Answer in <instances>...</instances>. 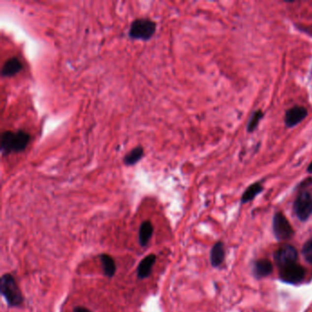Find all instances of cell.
I'll use <instances>...</instances> for the list:
<instances>
[{"instance_id": "obj_15", "label": "cell", "mask_w": 312, "mask_h": 312, "mask_svg": "<svg viewBox=\"0 0 312 312\" xmlns=\"http://www.w3.org/2000/svg\"><path fill=\"white\" fill-rule=\"evenodd\" d=\"M144 156V150L141 147H137L129 151L124 157V163L126 166H132L137 164Z\"/></svg>"}, {"instance_id": "obj_19", "label": "cell", "mask_w": 312, "mask_h": 312, "mask_svg": "<svg viewBox=\"0 0 312 312\" xmlns=\"http://www.w3.org/2000/svg\"><path fill=\"white\" fill-rule=\"evenodd\" d=\"M74 312H90L87 309L83 308V307H78V308H75L74 309Z\"/></svg>"}, {"instance_id": "obj_5", "label": "cell", "mask_w": 312, "mask_h": 312, "mask_svg": "<svg viewBox=\"0 0 312 312\" xmlns=\"http://www.w3.org/2000/svg\"><path fill=\"white\" fill-rule=\"evenodd\" d=\"M273 231L276 238L280 241L289 240L295 234L292 225L281 212L274 215Z\"/></svg>"}, {"instance_id": "obj_6", "label": "cell", "mask_w": 312, "mask_h": 312, "mask_svg": "<svg viewBox=\"0 0 312 312\" xmlns=\"http://www.w3.org/2000/svg\"><path fill=\"white\" fill-rule=\"evenodd\" d=\"M298 251L290 245H285L280 247L274 254V259L279 269L288 267L295 263H298Z\"/></svg>"}, {"instance_id": "obj_11", "label": "cell", "mask_w": 312, "mask_h": 312, "mask_svg": "<svg viewBox=\"0 0 312 312\" xmlns=\"http://www.w3.org/2000/svg\"><path fill=\"white\" fill-rule=\"evenodd\" d=\"M224 257H225L224 245L222 244V242H217L211 250L210 260H211L212 266L214 267H220L222 262L224 261Z\"/></svg>"}, {"instance_id": "obj_8", "label": "cell", "mask_w": 312, "mask_h": 312, "mask_svg": "<svg viewBox=\"0 0 312 312\" xmlns=\"http://www.w3.org/2000/svg\"><path fill=\"white\" fill-rule=\"evenodd\" d=\"M308 110L304 106L296 105L286 110L285 124L287 127H294L301 123L308 117Z\"/></svg>"}, {"instance_id": "obj_16", "label": "cell", "mask_w": 312, "mask_h": 312, "mask_svg": "<svg viewBox=\"0 0 312 312\" xmlns=\"http://www.w3.org/2000/svg\"><path fill=\"white\" fill-rule=\"evenodd\" d=\"M101 262H102V265L104 267V274L107 277L112 278L117 270L115 261L113 260V258L111 257L110 255L103 254V255H101Z\"/></svg>"}, {"instance_id": "obj_17", "label": "cell", "mask_w": 312, "mask_h": 312, "mask_svg": "<svg viewBox=\"0 0 312 312\" xmlns=\"http://www.w3.org/2000/svg\"><path fill=\"white\" fill-rule=\"evenodd\" d=\"M263 117H264L263 111L259 109V110H256L255 112H254L253 115H252V117H250V119H249V121H248V123H247V132H248V133L254 132V131L257 128V126H258V125L260 123L261 120L263 119Z\"/></svg>"}, {"instance_id": "obj_18", "label": "cell", "mask_w": 312, "mask_h": 312, "mask_svg": "<svg viewBox=\"0 0 312 312\" xmlns=\"http://www.w3.org/2000/svg\"><path fill=\"white\" fill-rule=\"evenodd\" d=\"M302 254L308 263L312 265V238L307 241L302 247Z\"/></svg>"}, {"instance_id": "obj_9", "label": "cell", "mask_w": 312, "mask_h": 312, "mask_svg": "<svg viewBox=\"0 0 312 312\" xmlns=\"http://www.w3.org/2000/svg\"><path fill=\"white\" fill-rule=\"evenodd\" d=\"M253 272L254 277L258 280L267 278L273 272V264L268 259L257 260L254 262Z\"/></svg>"}, {"instance_id": "obj_7", "label": "cell", "mask_w": 312, "mask_h": 312, "mask_svg": "<svg viewBox=\"0 0 312 312\" xmlns=\"http://www.w3.org/2000/svg\"><path fill=\"white\" fill-rule=\"evenodd\" d=\"M306 270L299 263H295L280 270V280L287 284H299L305 279Z\"/></svg>"}, {"instance_id": "obj_2", "label": "cell", "mask_w": 312, "mask_h": 312, "mask_svg": "<svg viewBox=\"0 0 312 312\" xmlns=\"http://www.w3.org/2000/svg\"><path fill=\"white\" fill-rule=\"evenodd\" d=\"M1 293L7 299L8 305L18 307L23 302L22 294L11 275L6 274L1 279Z\"/></svg>"}, {"instance_id": "obj_10", "label": "cell", "mask_w": 312, "mask_h": 312, "mask_svg": "<svg viewBox=\"0 0 312 312\" xmlns=\"http://www.w3.org/2000/svg\"><path fill=\"white\" fill-rule=\"evenodd\" d=\"M22 70V63L20 59L12 57L6 61L4 65L2 67L1 73L3 77H11Z\"/></svg>"}, {"instance_id": "obj_13", "label": "cell", "mask_w": 312, "mask_h": 312, "mask_svg": "<svg viewBox=\"0 0 312 312\" xmlns=\"http://www.w3.org/2000/svg\"><path fill=\"white\" fill-rule=\"evenodd\" d=\"M263 189L264 188H263V185L261 184V182H255L254 184H251L244 191L243 195L241 197V203L245 204V203L253 201L256 196L260 194L261 192L263 191Z\"/></svg>"}, {"instance_id": "obj_20", "label": "cell", "mask_w": 312, "mask_h": 312, "mask_svg": "<svg viewBox=\"0 0 312 312\" xmlns=\"http://www.w3.org/2000/svg\"><path fill=\"white\" fill-rule=\"evenodd\" d=\"M307 171H308V173H310V174H312V161L309 166H308V169H307Z\"/></svg>"}, {"instance_id": "obj_3", "label": "cell", "mask_w": 312, "mask_h": 312, "mask_svg": "<svg viewBox=\"0 0 312 312\" xmlns=\"http://www.w3.org/2000/svg\"><path fill=\"white\" fill-rule=\"evenodd\" d=\"M156 24L150 19H137L131 24L128 35L131 39L148 40L156 32Z\"/></svg>"}, {"instance_id": "obj_14", "label": "cell", "mask_w": 312, "mask_h": 312, "mask_svg": "<svg viewBox=\"0 0 312 312\" xmlns=\"http://www.w3.org/2000/svg\"><path fill=\"white\" fill-rule=\"evenodd\" d=\"M153 234V226L149 221H143L139 230V242L142 247H146Z\"/></svg>"}, {"instance_id": "obj_12", "label": "cell", "mask_w": 312, "mask_h": 312, "mask_svg": "<svg viewBox=\"0 0 312 312\" xmlns=\"http://www.w3.org/2000/svg\"><path fill=\"white\" fill-rule=\"evenodd\" d=\"M155 261H156L155 254H150L141 261V263L137 267V276L139 279H146L150 276L152 267L155 264Z\"/></svg>"}, {"instance_id": "obj_1", "label": "cell", "mask_w": 312, "mask_h": 312, "mask_svg": "<svg viewBox=\"0 0 312 312\" xmlns=\"http://www.w3.org/2000/svg\"><path fill=\"white\" fill-rule=\"evenodd\" d=\"M30 141L31 135L26 131H6L1 136V153L3 156H6L11 152H22L26 150Z\"/></svg>"}, {"instance_id": "obj_4", "label": "cell", "mask_w": 312, "mask_h": 312, "mask_svg": "<svg viewBox=\"0 0 312 312\" xmlns=\"http://www.w3.org/2000/svg\"><path fill=\"white\" fill-rule=\"evenodd\" d=\"M293 211L301 221H307L312 216V194L310 191L303 190L297 196L293 204Z\"/></svg>"}]
</instances>
